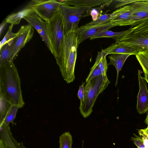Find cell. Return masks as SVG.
Returning <instances> with one entry per match:
<instances>
[{
	"label": "cell",
	"instance_id": "cell-1",
	"mask_svg": "<svg viewBox=\"0 0 148 148\" xmlns=\"http://www.w3.org/2000/svg\"><path fill=\"white\" fill-rule=\"evenodd\" d=\"M0 94L12 105L17 106L21 108L25 104L21 79L13 61L8 62L0 68Z\"/></svg>",
	"mask_w": 148,
	"mask_h": 148
},
{
	"label": "cell",
	"instance_id": "cell-2",
	"mask_svg": "<svg viewBox=\"0 0 148 148\" xmlns=\"http://www.w3.org/2000/svg\"><path fill=\"white\" fill-rule=\"evenodd\" d=\"M80 43L75 32L65 34L61 52L55 58L63 79L67 83L75 79L74 71L78 46Z\"/></svg>",
	"mask_w": 148,
	"mask_h": 148
},
{
	"label": "cell",
	"instance_id": "cell-3",
	"mask_svg": "<svg viewBox=\"0 0 148 148\" xmlns=\"http://www.w3.org/2000/svg\"><path fill=\"white\" fill-rule=\"evenodd\" d=\"M110 83L107 76L102 75L94 77L86 83L84 86V101L80 103L79 108L84 118H87L90 114L98 95Z\"/></svg>",
	"mask_w": 148,
	"mask_h": 148
},
{
	"label": "cell",
	"instance_id": "cell-4",
	"mask_svg": "<svg viewBox=\"0 0 148 148\" xmlns=\"http://www.w3.org/2000/svg\"><path fill=\"white\" fill-rule=\"evenodd\" d=\"M115 43L130 47L138 53L148 50V19L132 26Z\"/></svg>",
	"mask_w": 148,
	"mask_h": 148
},
{
	"label": "cell",
	"instance_id": "cell-5",
	"mask_svg": "<svg viewBox=\"0 0 148 148\" xmlns=\"http://www.w3.org/2000/svg\"><path fill=\"white\" fill-rule=\"evenodd\" d=\"M47 22L53 55L56 58L61 52L65 36L62 19L60 10Z\"/></svg>",
	"mask_w": 148,
	"mask_h": 148
},
{
	"label": "cell",
	"instance_id": "cell-6",
	"mask_svg": "<svg viewBox=\"0 0 148 148\" xmlns=\"http://www.w3.org/2000/svg\"><path fill=\"white\" fill-rule=\"evenodd\" d=\"M91 8L81 6L61 5L60 11L62 18L65 34L75 32L84 13L89 12Z\"/></svg>",
	"mask_w": 148,
	"mask_h": 148
},
{
	"label": "cell",
	"instance_id": "cell-7",
	"mask_svg": "<svg viewBox=\"0 0 148 148\" xmlns=\"http://www.w3.org/2000/svg\"><path fill=\"white\" fill-rule=\"evenodd\" d=\"M28 5L42 20L48 22L59 11L61 4L56 0H33Z\"/></svg>",
	"mask_w": 148,
	"mask_h": 148
},
{
	"label": "cell",
	"instance_id": "cell-8",
	"mask_svg": "<svg viewBox=\"0 0 148 148\" xmlns=\"http://www.w3.org/2000/svg\"><path fill=\"white\" fill-rule=\"evenodd\" d=\"M23 18L29 24L35 29L49 50L53 54L47 22L44 21L35 12L24 17Z\"/></svg>",
	"mask_w": 148,
	"mask_h": 148
},
{
	"label": "cell",
	"instance_id": "cell-9",
	"mask_svg": "<svg viewBox=\"0 0 148 148\" xmlns=\"http://www.w3.org/2000/svg\"><path fill=\"white\" fill-rule=\"evenodd\" d=\"M18 35L9 59V62L14 60L21 49L32 38L34 32L33 27L29 24L22 26L17 32Z\"/></svg>",
	"mask_w": 148,
	"mask_h": 148
},
{
	"label": "cell",
	"instance_id": "cell-10",
	"mask_svg": "<svg viewBox=\"0 0 148 148\" xmlns=\"http://www.w3.org/2000/svg\"><path fill=\"white\" fill-rule=\"evenodd\" d=\"M141 71L138 70V76L139 90L137 96L136 110L140 114L148 111V90L147 82L145 77L141 75Z\"/></svg>",
	"mask_w": 148,
	"mask_h": 148
},
{
	"label": "cell",
	"instance_id": "cell-11",
	"mask_svg": "<svg viewBox=\"0 0 148 148\" xmlns=\"http://www.w3.org/2000/svg\"><path fill=\"white\" fill-rule=\"evenodd\" d=\"M115 26L110 22L108 23L93 26L82 25L78 27L76 31L80 42L81 43L89 38L92 37L99 32L109 30Z\"/></svg>",
	"mask_w": 148,
	"mask_h": 148
},
{
	"label": "cell",
	"instance_id": "cell-12",
	"mask_svg": "<svg viewBox=\"0 0 148 148\" xmlns=\"http://www.w3.org/2000/svg\"><path fill=\"white\" fill-rule=\"evenodd\" d=\"M134 8L131 4L125 6L116 10L112 13L110 23L115 26H123L131 17Z\"/></svg>",
	"mask_w": 148,
	"mask_h": 148
},
{
	"label": "cell",
	"instance_id": "cell-13",
	"mask_svg": "<svg viewBox=\"0 0 148 148\" xmlns=\"http://www.w3.org/2000/svg\"><path fill=\"white\" fill-rule=\"evenodd\" d=\"M61 5L81 6L89 8L103 5H109L113 1L110 0H56Z\"/></svg>",
	"mask_w": 148,
	"mask_h": 148
},
{
	"label": "cell",
	"instance_id": "cell-14",
	"mask_svg": "<svg viewBox=\"0 0 148 148\" xmlns=\"http://www.w3.org/2000/svg\"><path fill=\"white\" fill-rule=\"evenodd\" d=\"M102 50L106 55L116 53H125L136 55L138 53L130 47L116 43L112 44L107 48Z\"/></svg>",
	"mask_w": 148,
	"mask_h": 148
},
{
	"label": "cell",
	"instance_id": "cell-15",
	"mask_svg": "<svg viewBox=\"0 0 148 148\" xmlns=\"http://www.w3.org/2000/svg\"><path fill=\"white\" fill-rule=\"evenodd\" d=\"M130 54L125 53L113 54L108 56L110 62L108 65H112L114 66L117 71L116 77L115 86L117 84L119 74L126 60L130 56Z\"/></svg>",
	"mask_w": 148,
	"mask_h": 148
},
{
	"label": "cell",
	"instance_id": "cell-16",
	"mask_svg": "<svg viewBox=\"0 0 148 148\" xmlns=\"http://www.w3.org/2000/svg\"><path fill=\"white\" fill-rule=\"evenodd\" d=\"M34 12V11L27 5L18 12L8 15L5 20L7 23L17 25L20 23L21 20L24 17Z\"/></svg>",
	"mask_w": 148,
	"mask_h": 148
},
{
	"label": "cell",
	"instance_id": "cell-17",
	"mask_svg": "<svg viewBox=\"0 0 148 148\" xmlns=\"http://www.w3.org/2000/svg\"><path fill=\"white\" fill-rule=\"evenodd\" d=\"M15 38L5 44L0 49V68L9 62V59L14 46Z\"/></svg>",
	"mask_w": 148,
	"mask_h": 148
},
{
	"label": "cell",
	"instance_id": "cell-18",
	"mask_svg": "<svg viewBox=\"0 0 148 148\" xmlns=\"http://www.w3.org/2000/svg\"><path fill=\"white\" fill-rule=\"evenodd\" d=\"M147 19L148 12L137 10L134 8V11L131 18L123 24V26H134Z\"/></svg>",
	"mask_w": 148,
	"mask_h": 148
},
{
	"label": "cell",
	"instance_id": "cell-19",
	"mask_svg": "<svg viewBox=\"0 0 148 148\" xmlns=\"http://www.w3.org/2000/svg\"><path fill=\"white\" fill-rule=\"evenodd\" d=\"M127 30L114 32L109 30L102 31L90 38V40L101 38H111L116 41L122 37L126 33Z\"/></svg>",
	"mask_w": 148,
	"mask_h": 148
},
{
	"label": "cell",
	"instance_id": "cell-20",
	"mask_svg": "<svg viewBox=\"0 0 148 148\" xmlns=\"http://www.w3.org/2000/svg\"><path fill=\"white\" fill-rule=\"evenodd\" d=\"M12 105L3 96L0 94V125L3 123Z\"/></svg>",
	"mask_w": 148,
	"mask_h": 148
},
{
	"label": "cell",
	"instance_id": "cell-21",
	"mask_svg": "<svg viewBox=\"0 0 148 148\" xmlns=\"http://www.w3.org/2000/svg\"><path fill=\"white\" fill-rule=\"evenodd\" d=\"M106 56L102 49L101 51L98 52L95 60L102 72V75L104 76H107L106 73L108 69V65L106 58Z\"/></svg>",
	"mask_w": 148,
	"mask_h": 148
},
{
	"label": "cell",
	"instance_id": "cell-22",
	"mask_svg": "<svg viewBox=\"0 0 148 148\" xmlns=\"http://www.w3.org/2000/svg\"><path fill=\"white\" fill-rule=\"evenodd\" d=\"M135 56L143 71L148 73V50L138 52Z\"/></svg>",
	"mask_w": 148,
	"mask_h": 148
},
{
	"label": "cell",
	"instance_id": "cell-23",
	"mask_svg": "<svg viewBox=\"0 0 148 148\" xmlns=\"http://www.w3.org/2000/svg\"><path fill=\"white\" fill-rule=\"evenodd\" d=\"M72 137L69 132H65L60 137L59 148H72Z\"/></svg>",
	"mask_w": 148,
	"mask_h": 148
},
{
	"label": "cell",
	"instance_id": "cell-24",
	"mask_svg": "<svg viewBox=\"0 0 148 148\" xmlns=\"http://www.w3.org/2000/svg\"><path fill=\"white\" fill-rule=\"evenodd\" d=\"M19 108H20L19 107L17 106L12 105L7 113L3 123L9 125L10 123H13Z\"/></svg>",
	"mask_w": 148,
	"mask_h": 148
},
{
	"label": "cell",
	"instance_id": "cell-25",
	"mask_svg": "<svg viewBox=\"0 0 148 148\" xmlns=\"http://www.w3.org/2000/svg\"><path fill=\"white\" fill-rule=\"evenodd\" d=\"M112 17V13L101 15L95 20H92L85 25L87 26H93L106 24L110 21Z\"/></svg>",
	"mask_w": 148,
	"mask_h": 148
},
{
	"label": "cell",
	"instance_id": "cell-26",
	"mask_svg": "<svg viewBox=\"0 0 148 148\" xmlns=\"http://www.w3.org/2000/svg\"><path fill=\"white\" fill-rule=\"evenodd\" d=\"M14 25L11 24L9 26L6 34L0 43V49L9 41L15 38L18 35V33H14L12 32V29Z\"/></svg>",
	"mask_w": 148,
	"mask_h": 148
},
{
	"label": "cell",
	"instance_id": "cell-27",
	"mask_svg": "<svg viewBox=\"0 0 148 148\" xmlns=\"http://www.w3.org/2000/svg\"><path fill=\"white\" fill-rule=\"evenodd\" d=\"M131 5L136 10L148 13V0H135Z\"/></svg>",
	"mask_w": 148,
	"mask_h": 148
},
{
	"label": "cell",
	"instance_id": "cell-28",
	"mask_svg": "<svg viewBox=\"0 0 148 148\" xmlns=\"http://www.w3.org/2000/svg\"><path fill=\"white\" fill-rule=\"evenodd\" d=\"M101 75H102V72L97 62L95 61V64L91 68L90 71L86 79L85 82L87 83L92 78Z\"/></svg>",
	"mask_w": 148,
	"mask_h": 148
},
{
	"label": "cell",
	"instance_id": "cell-29",
	"mask_svg": "<svg viewBox=\"0 0 148 148\" xmlns=\"http://www.w3.org/2000/svg\"><path fill=\"white\" fill-rule=\"evenodd\" d=\"M140 136L143 140V144L145 148H148V135L145 132L143 129L138 130Z\"/></svg>",
	"mask_w": 148,
	"mask_h": 148
},
{
	"label": "cell",
	"instance_id": "cell-30",
	"mask_svg": "<svg viewBox=\"0 0 148 148\" xmlns=\"http://www.w3.org/2000/svg\"><path fill=\"white\" fill-rule=\"evenodd\" d=\"M134 137H132L131 139L135 144L138 148H145L141 138L140 136L134 134Z\"/></svg>",
	"mask_w": 148,
	"mask_h": 148
},
{
	"label": "cell",
	"instance_id": "cell-31",
	"mask_svg": "<svg viewBox=\"0 0 148 148\" xmlns=\"http://www.w3.org/2000/svg\"><path fill=\"white\" fill-rule=\"evenodd\" d=\"M85 82H82V84L79 86L78 91L77 95L78 98L80 101V103H82L84 101V85Z\"/></svg>",
	"mask_w": 148,
	"mask_h": 148
},
{
	"label": "cell",
	"instance_id": "cell-32",
	"mask_svg": "<svg viewBox=\"0 0 148 148\" xmlns=\"http://www.w3.org/2000/svg\"><path fill=\"white\" fill-rule=\"evenodd\" d=\"M116 1L119 2L115 6V8H116L121 7L126 4L132 3L135 2V0H116Z\"/></svg>",
	"mask_w": 148,
	"mask_h": 148
},
{
	"label": "cell",
	"instance_id": "cell-33",
	"mask_svg": "<svg viewBox=\"0 0 148 148\" xmlns=\"http://www.w3.org/2000/svg\"><path fill=\"white\" fill-rule=\"evenodd\" d=\"M0 148H8L5 143L1 138L0 139Z\"/></svg>",
	"mask_w": 148,
	"mask_h": 148
},
{
	"label": "cell",
	"instance_id": "cell-34",
	"mask_svg": "<svg viewBox=\"0 0 148 148\" xmlns=\"http://www.w3.org/2000/svg\"><path fill=\"white\" fill-rule=\"evenodd\" d=\"M7 23L5 20L3 21L0 24V35H1V33L3 31V28L5 27L6 23Z\"/></svg>",
	"mask_w": 148,
	"mask_h": 148
},
{
	"label": "cell",
	"instance_id": "cell-35",
	"mask_svg": "<svg viewBox=\"0 0 148 148\" xmlns=\"http://www.w3.org/2000/svg\"><path fill=\"white\" fill-rule=\"evenodd\" d=\"M144 72L145 74V77L148 83V73L145 71H144Z\"/></svg>",
	"mask_w": 148,
	"mask_h": 148
},
{
	"label": "cell",
	"instance_id": "cell-36",
	"mask_svg": "<svg viewBox=\"0 0 148 148\" xmlns=\"http://www.w3.org/2000/svg\"><path fill=\"white\" fill-rule=\"evenodd\" d=\"M145 122V124L147 125V127H148V112L147 113Z\"/></svg>",
	"mask_w": 148,
	"mask_h": 148
},
{
	"label": "cell",
	"instance_id": "cell-37",
	"mask_svg": "<svg viewBox=\"0 0 148 148\" xmlns=\"http://www.w3.org/2000/svg\"><path fill=\"white\" fill-rule=\"evenodd\" d=\"M143 130L148 135V127Z\"/></svg>",
	"mask_w": 148,
	"mask_h": 148
}]
</instances>
